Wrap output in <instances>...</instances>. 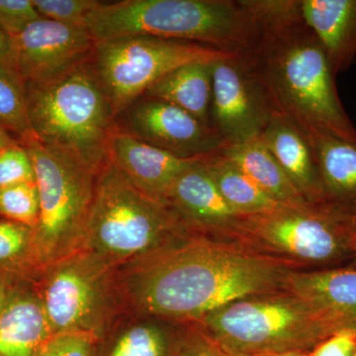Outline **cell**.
<instances>
[{"label": "cell", "instance_id": "cell-27", "mask_svg": "<svg viewBox=\"0 0 356 356\" xmlns=\"http://www.w3.org/2000/svg\"><path fill=\"white\" fill-rule=\"evenodd\" d=\"M36 182L31 156L20 143L0 151V189L10 185Z\"/></svg>", "mask_w": 356, "mask_h": 356}, {"label": "cell", "instance_id": "cell-5", "mask_svg": "<svg viewBox=\"0 0 356 356\" xmlns=\"http://www.w3.org/2000/svg\"><path fill=\"white\" fill-rule=\"evenodd\" d=\"M24 83L35 138L97 175L108 163L110 142L118 126L91 60L48 83Z\"/></svg>", "mask_w": 356, "mask_h": 356}, {"label": "cell", "instance_id": "cell-41", "mask_svg": "<svg viewBox=\"0 0 356 356\" xmlns=\"http://www.w3.org/2000/svg\"><path fill=\"white\" fill-rule=\"evenodd\" d=\"M353 356H356V348H355V353H353Z\"/></svg>", "mask_w": 356, "mask_h": 356}, {"label": "cell", "instance_id": "cell-3", "mask_svg": "<svg viewBox=\"0 0 356 356\" xmlns=\"http://www.w3.org/2000/svg\"><path fill=\"white\" fill-rule=\"evenodd\" d=\"M83 25L96 43L123 37L178 40L243 53L259 32L254 0H124L100 3Z\"/></svg>", "mask_w": 356, "mask_h": 356}, {"label": "cell", "instance_id": "cell-7", "mask_svg": "<svg viewBox=\"0 0 356 356\" xmlns=\"http://www.w3.org/2000/svg\"><path fill=\"white\" fill-rule=\"evenodd\" d=\"M22 145L31 156L39 194L31 250L39 264L50 266L83 248L97 175L37 139Z\"/></svg>", "mask_w": 356, "mask_h": 356}, {"label": "cell", "instance_id": "cell-39", "mask_svg": "<svg viewBox=\"0 0 356 356\" xmlns=\"http://www.w3.org/2000/svg\"><path fill=\"white\" fill-rule=\"evenodd\" d=\"M264 356H312L310 351H289V353H277Z\"/></svg>", "mask_w": 356, "mask_h": 356}, {"label": "cell", "instance_id": "cell-14", "mask_svg": "<svg viewBox=\"0 0 356 356\" xmlns=\"http://www.w3.org/2000/svg\"><path fill=\"white\" fill-rule=\"evenodd\" d=\"M205 159L194 163L177 178L166 204L177 212L194 233L227 241L242 215L238 214L222 198L204 168Z\"/></svg>", "mask_w": 356, "mask_h": 356}, {"label": "cell", "instance_id": "cell-17", "mask_svg": "<svg viewBox=\"0 0 356 356\" xmlns=\"http://www.w3.org/2000/svg\"><path fill=\"white\" fill-rule=\"evenodd\" d=\"M307 202L325 206L315 149L308 136L283 115L274 113L261 138Z\"/></svg>", "mask_w": 356, "mask_h": 356}, {"label": "cell", "instance_id": "cell-9", "mask_svg": "<svg viewBox=\"0 0 356 356\" xmlns=\"http://www.w3.org/2000/svg\"><path fill=\"white\" fill-rule=\"evenodd\" d=\"M228 53L192 42L123 37L97 42L91 65L117 116L161 77L192 62H215Z\"/></svg>", "mask_w": 356, "mask_h": 356}, {"label": "cell", "instance_id": "cell-37", "mask_svg": "<svg viewBox=\"0 0 356 356\" xmlns=\"http://www.w3.org/2000/svg\"><path fill=\"white\" fill-rule=\"evenodd\" d=\"M7 301H8V299H7L6 285L3 281L0 280V314H1L4 307H6Z\"/></svg>", "mask_w": 356, "mask_h": 356}, {"label": "cell", "instance_id": "cell-32", "mask_svg": "<svg viewBox=\"0 0 356 356\" xmlns=\"http://www.w3.org/2000/svg\"><path fill=\"white\" fill-rule=\"evenodd\" d=\"M173 356H229L195 325L178 332L177 346Z\"/></svg>", "mask_w": 356, "mask_h": 356}, {"label": "cell", "instance_id": "cell-30", "mask_svg": "<svg viewBox=\"0 0 356 356\" xmlns=\"http://www.w3.org/2000/svg\"><path fill=\"white\" fill-rule=\"evenodd\" d=\"M40 17L32 0H0V29L11 38Z\"/></svg>", "mask_w": 356, "mask_h": 356}, {"label": "cell", "instance_id": "cell-6", "mask_svg": "<svg viewBox=\"0 0 356 356\" xmlns=\"http://www.w3.org/2000/svg\"><path fill=\"white\" fill-rule=\"evenodd\" d=\"M192 325L226 353L245 356L311 351L331 337L310 306L285 289L236 300Z\"/></svg>", "mask_w": 356, "mask_h": 356}, {"label": "cell", "instance_id": "cell-29", "mask_svg": "<svg viewBox=\"0 0 356 356\" xmlns=\"http://www.w3.org/2000/svg\"><path fill=\"white\" fill-rule=\"evenodd\" d=\"M41 17L65 24L83 25L84 18L100 1L96 0H32Z\"/></svg>", "mask_w": 356, "mask_h": 356}, {"label": "cell", "instance_id": "cell-31", "mask_svg": "<svg viewBox=\"0 0 356 356\" xmlns=\"http://www.w3.org/2000/svg\"><path fill=\"white\" fill-rule=\"evenodd\" d=\"M33 229L13 221L0 222V262L13 261L31 250Z\"/></svg>", "mask_w": 356, "mask_h": 356}, {"label": "cell", "instance_id": "cell-35", "mask_svg": "<svg viewBox=\"0 0 356 356\" xmlns=\"http://www.w3.org/2000/svg\"><path fill=\"white\" fill-rule=\"evenodd\" d=\"M344 228L350 236H356V213L343 217Z\"/></svg>", "mask_w": 356, "mask_h": 356}, {"label": "cell", "instance_id": "cell-20", "mask_svg": "<svg viewBox=\"0 0 356 356\" xmlns=\"http://www.w3.org/2000/svg\"><path fill=\"white\" fill-rule=\"evenodd\" d=\"M213 63L181 65L159 79L142 97L170 103L210 126Z\"/></svg>", "mask_w": 356, "mask_h": 356}, {"label": "cell", "instance_id": "cell-25", "mask_svg": "<svg viewBox=\"0 0 356 356\" xmlns=\"http://www.w3.org/2000/svg\"><path fill=\"white\" fill-rule=\"evenodd\" d=\"M0 127L20 144L36 139L26 102L25 83L10 65H0Z\"/></svg>", "mask_w": 356, "mask_h": 356}, {"label": "cell", "instance_id": "cell-16", "mask_svg": "<svg viewBox=\"0 0 356 356\" xmlns=\"http://www.w3.org/2000/svg\"><path fill=\"white\" fill-rule=\"evenodd\" d=\"M203 159L180 158L119 129L110 142L109 161L136 188L163 204L177 178Z\"/></svg>", "mask_w": 356, "mask_h": 356}, {"label": "cell", "instance_id": "cell-28", "mask_svg": "<svg viewBox=\"0 0 356 356\" xmlns=\"http://www.w3.org/2000/svg\"><path fill=\"white\" fill-rule=\"evenodd\" d=\"M100 339L89 332L51 334L37 356H96Z\"/></svg>", "mask_w": 356, "mask_h": 356}, {"label": "cell", "instance_id": "cell-11", "mask_svg": "<svg viewBox=\"0 0 356 356\" xmlns=\"http://www.w3.org/2000/svg\"><path fill=\"white\" fill-rule=\"evenodd\" d=\"M274 113L245 51L213 63L210 126L222 147L259 139Z\"/></svg>", "mask_w": 356, "mask_h": 356}, {"label": "cell", "instance_id": "cell-8", "mask_svg": "<svg viewBox=\"0 0 356 356\" xmlns=\"http://www.w3.org/2000/svg\"><path fill=\"white\" fill-rule=\"evenodd\" d=\"M343 217L327 206H283L241 216L227 241L297 268L334 266L350 259Z\"/></svg>", "mask_w": 356, "mask_h": 356}, {"label": "cell", "instance_id": "cell-12", "mask_svg": "<svg viewBox=\"0 0 356 356\" xmlns=\"http://www.w3.org/2000/svg\"><path fill=\"white\" fill-rule=\"evenodd\" d=\"M13 39V67L30 83H48L89 62L96 44L83 25L44 17Z\"/></svg>", "mask_w": 356, "mask_h": 356}, {"label": "cell", "instance_id": "cell-36", "mask_svg": "<svg viewBox=\"0 0 356 356\" xmlns=\"http://www.w3.org/2000/svg\"><path fill=\"white\" fill-rule=\"evenodd\" d=\"M15 143L19 142L14 140V138L10 135V134L7 133L4 129L0 127V151H1V149H6V147L13 146Z\"/></svg>", "mask_w": 356, "mask_h": 356}, {"label": "cell", "instance_id": "cell-22", "mask_svg": "<svg viewBox=\"0 0 356 356\" xmlns=\"http://www.w3.org/2000/svg\"><path fill=\"white\" fill-rule=\"evenodd\" d=\"M220 153L277 202L293 207L312 205L300 195L261 139L222 147Z\"/></svg>", "mask_w": 356, "mask_h": 356}, {"label": "cell", "instance_id": "cell-33", "mask_svg": "<svg viewBox=\"0 0 356 356\" xmlns=\"http://www.w3.org/2000/svg\"><path fill=\"white\" fill-rule=\"evenodd\" d=\"M356 348V332H336L310 351L312 356H353Z\"/></svg>", "mask_w": 356, "mask_h": 356}, {"label": "cell", "instance_id": "cell-26", "mask_svg": "<svg viewBox=\"0 0 356 356\" xmlns=\"http://www.w3.org/2000/svg\"><path fill=\"white\" fill-rule=\"evenodd\" d=\"M0 214L34 231L39 220L36 182H24L0 189Z\"/></svg>", "mask_w": 356, "mask_h": 356}, {"label": "cell", "instance_id": "cell-21", "mask_svg": "<svg viewBox=\"0 0 356 356\" xmlns=\"http://www.w3.org/2000/svg\"><path fill=\"white\" fill-rule=\"evenodd\" d=\"M51 336L39 299L19 296L7 301L0 314V356H37Z\"/></svg>", "mask_w": 356, "mask_h": 356}, {"label": "cell", "instance_id": "cell-19", "mask_svg": "<svg viewBox=\"0 0 356 356\" xmlns=\"http://www.w3.org/2000/svg\"><path fill=\"white\" fill-rule=\"evenodd\" d=\"M315 149L325 206L339 214L356 213V144L329 135L309 138Z\"/></svg>", "mask_w": 356, "mask_h": 356}, {"label": "cell", "instance_id": "cell-34", "mask_svg": "<svg viewBox=\"0 0 356 356\" xmlns=\"http://www.w3.org/2000/svg\"><path fill=\"white\" fill-rule=\"evenodd\" d=\"M13 39L0 29V65L13 67Z\"/></svg>", "mask_w": 356, "mask_h": 356}, {"label": "cell", "instance_id": "cell-15", "mask_svg": "<svg viewBox=\"0 0 356 356\" xmlns=\"http://www.w3.org/2000/svg\"><path fill=\"white\" fill-rule=\"evenodd\" d=\"M310 306L331 336L356 332V268L293 271L284 287Z\"/></svg>", "mask_w": 356, "mask_h": 356}, {"label": "cell", "instance_id": "cell-10", "mask_svg": "<svg viewBox=\"0 0 356 356\" xmlns=\"http://www.w3.org/2000/svg\"><path fill=\"white\" fill-rule=\"evenodd\" d=\"M112 268L83 250L50 266L40 301L51 334L89 332L100 339L105 336L116 301Z\"/></svg>", "mask_w": 356, "mask_h": 356}, {"label": "cell", "instance_id": "cell-13", "mask_svg": "<svg viewBox=\"0 0 356 356\" xmlns=\"http://www.w3.org/2000/svg\"><path fill=\"white\" fill-rule=\"evenodd\" d=\"M122 113L126 132L180 158H206L222 149L210 126L163 100L140 97Z\"/></svg>", "mask_w": 356, "mask_h": 356}, {"label": "cell", "instance_id": "cell-24", "mask_svg": "<svg viewBox=\"0 0 356 356\" xmlns=\"http://www.w3.org/2000/svg\"><path fill=\"white\" fill-rule=\"evenodd\" d=\"M220 152L204 159L203 166L222 198L238 214H259L287 206L267 195Z\"/></svg>", "mask_w": 356, "mask_h": 356}, {"label": "cell", "instance_id": "cell-38", "mask_svg": "<svg viewBox=\"0 0 356 356\" xmlns=\"http://www.w3.org/2000/svg\"><path fill=\"white\" fill-rule=\"evenodd\" d=\"M350 259H353V266L356 268V236H351L350 243Z\"/></svg>", "mask_w": 356, "mask_h": 356}, {"label": "cell", "instance_id": "cell-4", "mask_svg": "<svg viewBox=\"0 0 356 356\" xmlns=\"http://www.w3.org/2000/svg\"><path fill=\"white\" fill-rule=\"evenodd\" d=\"M195 236L170 206L136 188L111 161L98 173L81 250L116 266L163 254Z\"/></svg>", "mask_w": 356, "mask_h": 356}, {"label": "cell", "instance_id": "cell-40", "mask_svg": "<svg viewBox=\"0 0 356 356\" xmlns=\"http://www.w3.org/2000/svg\"><path fill=\"white\" fill-rule=\"evenodd\" d=\"M229 356H245V355H233V353H228Z\"/></svg>", "mask_w": 356, "mask_h": 356}, {"label": "cell", "instance_id": "cell-18", "mask_svg": "<svg viewBox=\"0 0 356 356\" xmlns=\"http://www.w3.org/2000/svg\"><path fill=\"white\" fill-rule=\"evenodd\" d=\"M297 7L334 76L348 70L356 57V0H297Z\"/></svg>", "mask_w": 356, "mask_h": 356}, {"label": "cell", "instance_id": "cell-1", "mask_svg": "<svg viewBox=\"0 0 356 356\" xmlns=\"http://www.w3.org/2000/svg\"><path fill=\"white\" fill-rule=\"evenodd\" d=\"M128 266L122 288L138 310L189 325L236 300L284 289L298 269L231 241L199 235Z\"/></svg>", "mask_w": 356, "mask_h": 356}, {"label": "cell", "instance_id": "cell-23", "mask_svg": "<svg viewBox=\"0 0 356 356\" xmlns=\"http://www.w3.org/2000/svg\"><path fill=\"white\" fill-rule=\"evenodd\" d=\"M163 321L149 318L103 337L96 356H173L178 332Z\"/></svg>", "mask_w": 356, "mask_h": 356}, {"label": "cell", "instance_id": "cell-2", "mask_svg": "<svg viewBox=\"0 0 356 356\" xmlns=\"http://www.w3.org/2000/svg\"><path fill=\"white\" fill-rule=\"evenodd\" d=\"M259 32L245 51L273 103L309 138L329 135L356 144V129L337 95L334 74L297 0H254Z\"/></svg>", "mask_w": 356, "mask_h": 356}]
</instances>
